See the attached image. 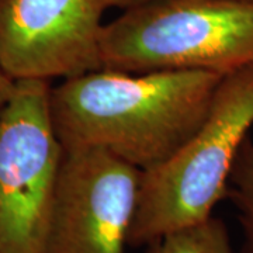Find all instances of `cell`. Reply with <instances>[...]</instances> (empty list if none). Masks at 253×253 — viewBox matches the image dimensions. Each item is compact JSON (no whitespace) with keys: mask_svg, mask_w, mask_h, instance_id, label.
<instances>
[{"mask_svg":"<svg viewBox=\"0 0 253 253\" xmlns=\"http://www.w3.org/2000/svg\"><path fill=\"white\" fill-rule=\"evenodd\" d=\"M222 75L99 69L51 87L63 149L100 148L146 172L166 162L207 117Z\"/></svg>","mask_w":253,"mask_h":253,"instance_id":"obj_1","label":"cell"},{"mask_svg":"<svg viewBox=\"0 0 253 253\" xmlns=\"http://www.w3.org/2000/svg\"><path fill=\"white\" fill-rule=\"evenodd\" d=\"M101 68L126 73L253 68V1L151 0L104 24Z\"/></svg>","mask_w":253,"mask_h":253,"instance_id":"obj_2","label":"cell"},{"mask_svg":"<svg viewBox=\"0 0 253 253\" xmlns=\"http://www.w3.org/2000/svg\"><path fill=\"white\" fill-rule=\"evenodd\" d=\"M253 126V68L222 78L207 117L180 149L142 172L128 245L156 239L212 215Z\"/></svg>","mask_w":253,"mask_h":253,"instance_id":"obj_3","label":"cell"},{"mask_svg":"<svg viewBox=\"0 0 253 253\" xmlns=\"http://www.w3.org/2000/svg\"><path fill=\"white\" fill-rule=\"evenodd\" d=\"M51 82L16 81L0 110V253H44L62 162Z\"/></svg>","mask_w":253,"mask_h":253,"instance_id":"obj_4","label":"cell"},{"mask_svg":"<svg viewBox=\"0 0 253 253\" xmlns=\"http://www.w3.org/2000/svg\"><path fill=\"white\" fill-rule=\"evenodd\" d=\"M141 176L100 148L63 149L44 253H126Z\"/></svg>","mask_w":253,"mask_h":253,"instance_id":"obj_5","label":"cell"},{"mask_svg":"<svg viewBox=\"0 0 253 253\" xmlns=\"http://www.w3.org/2000/svg\"><path fill=\"white\" fill-rule=\"evenodd\" d=\"M100 0H0V65L14 81L69 79L101 68Z\"/></svg>","mask_w":253,"mask_h":253,"instance_id":"obj_6","label":"cell"},{"mask_svg":"<svg viewBox=\"0 0 253 253\" xmlns=\"http://www.w3.org/2000/svg\"><path fill=\"white\" fill-rule=\"evenodd\" d=\"M146 253H234L225 222L211 217L156 239Z\"/></svg>","mask_w":253,"mask_h":253,"instance_id":"obj_7","label":"cell"},{"mask_svg":"<svg viewBox=\"0 0 253 253\" xmlns=\"http://www.w3.org/2000/svg\"><path fill=\"white\" fill-rule=\"evenodd\" d=\"M226 197L235 207L242 231L239 253H253V136H246L236 154Z\"/></svg>","mask_w":253,"mask_h":253,"instance_id":"obj_8","label":"cell"},{"mask_svg":"<svg viewBox=\"0 0 253 253\" xmlns=\"http://www.w3.org/2000/svg\"><path fill=\"white\" fill-rule=\"evenodd\" d=\"M14 87H16V81L11 79L0 65V110L9 101L14 91Z\"/></svg>","mask_w":253,"mask_h":253,"instance_id":"obj_9","label":"cell"},{"mask_svg":"<svg viewBox=\"0 0 253 253\" xmlns=\"http://www.w3.org/2000/svg\"><path fill=\"white\" fill-rule=\"evenodd\" d=\"M151 0H100V3L103 4V7L106 10L109 9H120V10H128L142 6L145 3H148Z\"/></svg>","mask_w":253,"mask_h":253,"instance_id":"obj_10","label":"cell"},{"mask_svg":"<svg viewBox=\"0 0 253 253\" xmlns=\"http://www.w3.org/2000/svg\"><path fill=\"white\" fill-rule=\"evenodd\" d=\"M245 1H253V0H245Z\"/></svg>","mask_w":253,"mask_h":253,"instance_id":"obj_11","label":"cell"}]
</instances>
